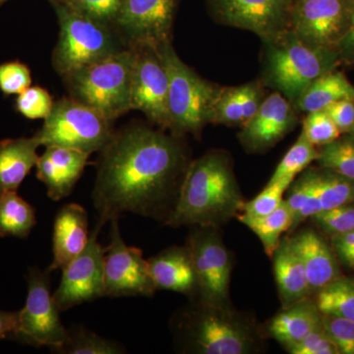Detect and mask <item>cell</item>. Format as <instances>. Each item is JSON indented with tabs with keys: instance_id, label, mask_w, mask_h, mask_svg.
I'll list each match as a JSON object with an SVG mask.
<instances>
[{
	"instance_id": "obj_1",
	"label": "cell",
	"mask_w": 354,
	"mask_h": 354,
	"mask_svg": "<svg viewBox=\"0 0 354 354\" xmlns=\"http://www.w3.org/2000/svg\"><path fill=\"white\" fill-rule=\"evenodd\" d=\"M187 158L176 137L144 125L124 128L101 151L93 190L102 227L125 213L167 221L171 215Z\"/></svg>"
},
{
	"instance_id": "obj_2",
	"label": "cell",
	"mask_w": 354,
	"mask_h": 354,
	"mask_svg": "<svg viewBox=\"0 0 354 354\" xmlns=\"http://www.w3.org/2000/svg\"><path fill=\"white\" fill-rule=\"evenodd\" d=\"M244 201L227 153L211 151L190 162L165 225L218 227L241 215Z\"/></svg>"
},
{
	"instance_id": "obj_3",
	"label": "cell",
	"mask_w": 354,
	"mask_h": 354,
	"mask_svg": "<svg viewBox=\"0 0 354 354\" xmlns=\"http://www.w3.org/2000/svg\"><path fill=\"white\" fill-rule=\"evenodd\" d=\"M198 304L177 321V335L186 353L248 354L259 351L261 335L252 320L228 305Z\"/></svg>"
},
{
	"instance_id": "obj_4",
	"label": "cell",
	"mask_w": 354,
	"mask_h": 354,
	"mask_svg": "<svg viewBox=\"0 0 354 354\" xmlns=\"http://www.w3.org/2000/svg\"><path fill=\"white\" fill-rule=\"evenodd\" d=\"M262 82L295 104L319 77L341 64L337 51L316 48L291 30L266 39Z\"/></svg>"
},
{
	"instance_id": "obj_5",
	"label": "cell",
	"mask_w": 354,
	"mask_h": 354,
	"mask_svg": "<svg viewBox=\"0 0 354 354\" xmlns=\"http://www.w3.org/2000/svg\"><path fill=\"white\" fill-rule=\"evenodd\" d=\"M135 50H122L64 76L76 101L97 109L109 121L131 111Z\"/></svg>"
},
{
	"instance_id": "obj_6",
	"label": "cell",
	"mask_w": 354,
	"mask_h": 354,
	"mask_svg": "<svg viewBox=\"0 0 354 354\" xmlns=\"http://www.w3.org/2000/svg\"><path fill=\"white\" fill-rule=\"evenodd\" d=\"M157 50L169 76V129L176 138L188 133L197 136L211 122L221 88L184 64L171 41L158 46Z\"/></svg>"
},
{
	"instance_id": "obj_7",
	"label": "cell",
	"mask_w": 354,
	"mask_h": 354,
	"mask_svg": "<svg viewBox=\"0 0 354 354\" xmlns=\"http://www.w3.org/2000/svg\"><path fill=\"white\" fill-rule=\"evenodd\" d=\"M60 32L53 51V66L62 77L122 50L111 26L53 1Z\"/></svg>"
},
{
	"instance_id": "obj_8",
	"label": "cell",
	"mask_w": 354,
	"mask_h": 354,
	"mask_svg": "<svg viewBox=\"0 0 354 354\" xmlns=\"http://www.w3.org/2000/svg\"><path fill=\"white\" fill-rule=\"evenodd\" d=\"M111 121L97 109L73 97L59 100L35 137L41 146L64 147L92 153L102 151L113 137Z\"/></svg>"
},
{
	"instance_id": "obj_9",
	"label": "cell",
	"mask_w": 354,
	"mask_h": 354,
	"mask_svg": "<svg viewBox=\"0 0 354 354\" xmlns=\"http://www.w3.org/2000/svg\"><path fill=\"white\" fill-rule=\"evenodd\" d=\"M50 271L30 268L24 308L18 311V328L14 341L51 351L64 346L68 330L59 318V310L50 293Z\"/></svg>"
},
{
	"instance_id": "obj_10",
	"label": "cell",
	"mask_w": 354,
	"mask_h": 354,
	"mask_svg": "<svg viewBox=\"0 0 354 354\" xmlns=\"http://www.w3.org/2000/svg\"><path fill=\"white\" fill-rule=\"evenodd\" d=\"M186 246L196 271L200 301L228 305L232 260L218 227H193Z\"/></svg>"
},
{
	"instance_id": "obj_11",
	"label": "cell",
	"mask_w": 354,
	"mask_h": 354,
	"mask_svg": "<svg viewBox=\"0 0 354 354\" xmlns=\"http://www.w3.org/2000/svg\"><path fill=\"white\" fill-rule=\"evenodd\" d=\"M111 243L104 253V297H152L156 288L141 249L128 246L118 218L111 221Z\"/></svg>"
},
{
	"instance_id": "obj_12",
	"label": "cell",
	"mask_w": 354,
	"mask_h": 354,
	"mask_svg": "<svg viewBox=\"0 0 354 354\" xmlns=\"http://www.w3.org/2000/svg\"><path fill=\"white\" fill-rule=\"evenodd\" d=\"M102 227L97 225L90 234L85 250L62 270V281L53 295L59 312L104 297V253L97 241Z\"/></svg>"
},
{
	"instance_id": "obj_13",
	"label": "cell",
	"mask_w": 354,
	"mask_h": 354,
	"mask_svg": "<svg viewBox=\"0 0 354 354\" xmlns=\"http://www.w3.org/2000/svg\"><path fill=\"white\" fill-rule=\"evenodd\" d=\"M349 0H293L290 30L305 43L337 51L348 28Z\"/></svg>"
},
{
	"instance_id": "obj_14",
	"label": "cell",
	"mask_w": 354,
	"mask_h": 354,
	"mask_svg": "<svg viewBox=\"0 0 354 354\" xmlns=\"http://www.w3.org/2000/svg\"><path fill=\"white\" fill-rule=\"evenodd\" d=\"M131 109L142 111L149 120L162 129H169V76L157 48H134Z\"/></svg>"
},
{
	"instance_id": "obj_15",
	"label": "cell",
	"mask_w": 354,
	"mask_h": 354,
	"mask_svg": "<svg viewBox=\"0 0 354 354\" xmlns=\"http://www.w3.org/2000/svg\"><path fill=\"white\" fill-rule=\"evenodd\" d=\"M176 0H123L114 26L130 48L171 41Z\"/></svg>"
},
{
	"instance_id": "obj_16",
	"label": "cell",
	"mask_w": 354,
	"mask_h": 354,
	"mask_svg": "<svg viewBox=\"0 0 354 354\" xmlns=\"http://www.w3.org/2000/svg\"><path fill=\"white\" fill-rule=\"evenodd\" d=\"M221 23L247 30L262 41L290 30L293 0H209Z\"/></svg>"
},
{
	"instance_id": "obj_17",
	"label": "cell",
	"mask_w": 354,
	"mask_h": 354,
	"mask_svg": "<svg viewBox=\"0 0 354 354\" xmlns=\"http://www.w3.org/2000/svg\"><path fill=\"white\" fill-rule=\"evenodd\" d=\"M297 109L281 93L265 97L257 113L242 125L239 138L249 152L269 150L297 124Z\"/></svg>"
},
{
	"instance_id": "obj_18",
	"label": "cell",
	"mask_w": 354,
	"mask_h": 354,
	"mask_svg": "<svg viewBox=\"0 0 354 354\" xmlns=\"http://www.w3.org/2000/svg\"><path fill=\"white\" fill-rule=\"evenodd\" d=\"M90 153L64 147H46L37 162V177L46 185L48 197L59 201L69 196L84 169Z\"/></svg>"
},
{
	"instance_id": "obj_19",
	"label": "cell",
	"mask_w": 354,
	"mask_h": 354,
	"mask_svg": "<svg viewBox=\"0 0 354 354\" xmlns=\"http://www.w3.org/2000/svg\"><path fill=\"white\" fill-rule=\"evenodd\" d=\"M88 225L87 211L80 205L71 203L58 211L53 225L50 272L64 270L85 250L91 234Z\"/></svg>"
},
{
	"instance_id": "obj_20",
	"label": "cell",
	"mask_w": 354,
	"mask_h": 354,
	"mask_svg": "<svg viewBox=\"0 0 354 354\" xmlns=\"http://www.w3.org/2000/svg\"><path fill=\"white\" fill-rule=\"evenodd\" d=\"M288 241L304 265L310 292H317L339 278L335 254L321 235L314 230H305Z\"/></svg>"
},
{
	"instance_id": "obj_21",
	"label": "cell",
	"mask_w": 354,
	"mask_h": 354,
	"mask_svg": "<svg viewBox=\"0 0 354 354\" xmlns=\"http://www.w3.org/2000/svg\"><path fill=\"white\" fill-rule=\"evenodd\" d=\"M157 290L186 295L198 293L196 271L187 246L171 247L148 260Z\"/></svg>"
},
{
	"instance_id": "obj_22",
	"label": "cell",
	"mask_w": 354,
	"mask_h": 354,
	"mask_svg": "<svg viewBox=\"0 0 354 354\" xmlns=\"http://www.w3.org/2000/svg\"><path fill=\"white\" fill-rule=\"evenodd\" d=\"M36 137L0 142V193L17 191L39 160Z\"/></svg>"
},
{
	"instance_id": "obj_23",
	"label": "cell",
	"mask_w": 354,
	"mask_h": 354,
	"mask_svg": "<svg viewBox=\"0 0 354 354\" xmlns=\"http://www.w3.org/2000/svg\"><path fill=\"white\" fill-rule=\"evenodd\" d=\"M274 274L283 308L306 299L310 295L304 265L288 239L281 241L274 255Z\"/></svg>"
},
{
	"instance_id": "obj_24",
	"label": "cell",
	"mask_w": 354,
	"mask_h": 354,
	"mask_svg": "<svg viewBox=\"0 0 354 354\" xmlns=\"http://www.w3.org/2000/svg\"><path fill=\"white\" fill-rule=\"evenodd\" d=\"M321 325L322 315L316 304L306 298L288 308H283L281 313L272 319L267 329L272 339L288 349Z\"/></svg>"
},
{
	"instance_id": "obj_25",
	"label": "cell",
	"mask_w": 354,
	"mask_h": 354,
	"mask_svg": "<svg viewBox=\"0 0 354 354\" xmlns=\"http://www.w3.org/2000/svg\"><path fill=\"white\" fill-rule=\"evenodd\" d=\"M354 102V85L337 69L314 81L293 104L297 113L323 111L334 102Z\"/></svg>"
},
{
	"instance_id": "obj_26",
	"label": "cell",
	"mask_w": 354,
	"mask_h": 354,
	"mask_svg": "<svg viewBox=\"0 0 354 354\" xmlns=\"http://www.w3.org/2000/svg\"><path fill=\"white\" fill-rule=\"evenodd\" d=\"M36 223L34 207L16 191L0 193V237L26 239Z\"/></svg>"
},
{
	"instance_id": "obj_27",
	"label": "cell",
	"mask_w": 354,
	"mask_h": 354,
	"mask_svg": "<svg viewBox=\"0 0 354 354\" xmlns=\"http://www.w3.org/2000/svg\"><path fill=\"white\" fill-rule=\"evenodd\" d=\"M241 223L250 228L259 237L265 252L272 257L274 251L281 244V236L292 227L293 215L285 200L276 211L264 216L251 218L242 215L237 216Z\"/></svg>"
},
{
	"instance_id": "obj_28",
	"label": "cell",
	"mask_w": 354,
	"mask_h": 354,
	"mask_svg": "<svg viewBox=\"0 0 354 354\" xmlns=\"http://www.w3.org/2000/svg\"><path fill=\"white\" fill-rule=\"evenodd\" d=\"M316 306L324 315L354 321V281L339 278L317 291Z\"/></svg>"
},
{
	"instance_id": "obj_29",
	"label": "cell",
	"mask_w": 354,
	"mask_h": 354,
	"mask_svg": "<svg viewBox=\"0 0 354 354\" xmlns=\"http://www.w3.org/2000/svg\"><path fill=\"white\" fill-rule=\"evenodd\" d=\"M312 174L323 209L354 201V181L323 167L312 169Z\"/></svg>"
},
{
	"instance_id": "obj_30",
	"label": "cell",
	"mask_w": 354,
	"mask_h": 354,
	"mask_svg": "<svg viewBox=\"0 0 354 354\" xmlns=\"http://www.w3.org/2000/svg\"><path fill=\"white\" fill-rule=\"evenodd\" d=\"M64 354H121L125 351L118 342L95 334L82 327L68 330V337L64 346L55 349Z\"/></svg>"
},
{
	"instance_id": "obj_31",
	"label": "cell",
	"mask_w": 354,
	"mask_h": 354,
	"mask_svg": "<svg viewBox=\"0 0 354 354\" xmlns=\"http://www.w3.org/2000/svg\"><path fill=\"white\" fill-rule=\"evenodd\" d=\"M317 162L323 169L354 181V136L337 138L321 146Z\"/></svg>"
},
{
	"instance_id": "obj_32",
	"label": "cell",
	"mask_w": 354,
	"mask_h": 354,
	"mask_svg": "<svg viewBox=\"0 0 354 354\" xmlns=\"http://www.w3.org/2000/svg\"><path fill=\"white\" fill-rule=\"evenodd\" d=\"M319 151L316 146L310 143L304 133L281 160L270 181L286 180L293 181L298 174L307 169V167L318 158Z\"/></svg>"
},
{
	"instance_id": "obj_33",
	"label": "cell",
	"mask_w": 354,
	"mask_h": 354,
	"mask_svg": "<svg viewBox=\"0 0 354 354\" xmlns=\"http://www.w3.org/2000/svg\"><path fill=\"white\" fill-rule=\"evenodd\" d=\"M293 181L281 180L269 181L264 190L261 191L251 201L245 202L242 215L258 218L269 215L281 206L283 202V194L288 189Z\"/></svg>"
},
{
	"instance_id": "obj_34",
	"label": "cell",
	"mask_w": 354,
	"mask_h": 354,
	"mask_svg": "<svg viewBox=\"0 0 354 354\" xmlns=\"http://www.w3.org/2000/svg\"><path fill=\"white\" fill-rule=\"evenodd\" d=\"M211 122L230 127L244 124L245 120L237 87L221 88L214 104Z\"/></svg>"
},
{
	"instance_id": "obj_35",
	"label": "cell",
	"mask_w": 354,
	"mask_h": 354,
	"mask_svg": "<svg viewBox=\"0 0 354 354\" xmlns=\"http://www.w3.org/2000/svg\"><path fill=\"white\" fill-rule=\"evenodd\" d=\"M311 218L330 236L346 234L354 230V206L349 203L335 208L323 209Z\"/></svg>"
},
{
	"instance_id": "obj_36",
	"label": "cell",
	"mask_w": 354,
	"mask_h": 354,
	"mask_svg": "<svg viewBox=\"0 0 354 354\" xmlns=\"http://www.w3.org/2000/svg\"><path fill=\"white\" fill-rule=\"evenodd\" d=\"M302 133L314 146H324L341 136V131L335 127L329 115L324 111L307 113L302 125Z\"/></svg>"
},
{
	"instance_id": "obj_37",
	"label": "cell",
	"mask_w": 354,
	"mask_h": 354,
	"mask_svg": "<svg viewBox=\"0 0 354 354\" xmlns=\"http://www.w3.org/2000/svg\"><path fill=\"white\" fill-rule=\"evenodd\" d=\"M70 8L108 26H114L123 0H62Z\"/></svg>"
},
{
	"instance_id": "obj_38",
	"label": "cell",
	"mask_w": 354,
	"mask_h": 354,
	"mask_svg": "<svg viewBox=\"0 0 354 354\" xmlns=\"http://www.w3.org/2000/svg\"><path fill=\"white\" fill-rule=\"evenodd\" d=\"M53 104L51 95L46 88L41 87H31L26 88L24 92L18 95L16 106L18 111L29 118V120H39L46 118L53 109Z\"/></svg>"
},
{
	"instance_id": "obj_39",
	"label": "cell",
	"mask_w": 354,
	"mask_h": 354,
	"mask_svg": "<svg viewBox=\"0 0 354 354\" xmlns=\"http://www.w3.org/2000/svg\"><path fill=\"white\" fill-rule=\"evenodd\" d=\"M322 315V325L339 353L354 354V321L342 317Z\"/></svg>"
},
{
	"instance_id": "obj_40",
	"label": "cell",
	"mask_w": 354,
	"mask_h": 354,
	"mask_svg": "<svg viewBox=\"0 0 354 354\" xmlns=\"http://www.w3.org/2000/svg\"><path fill=\"white\" fill-rule=\"evenodd\" d=\"M31 71L19 62L0 64V90L6 95H19L31 86Z\"/></svg>"
},
{
	"instance_id": "obj_41",
	"label": "cell",
	"mask_w": 354,
	"mask_h": 354,
	"mask_svg": "<svg viewBox=\"0 0 354 354\" xmlns=\"http://www.w3.org/2000/svg\"><path fill=\"white\" fill-rule=\"evenodd\" d=\"M291 354H337V346L323 325L312 330L304 339L288 349Z\"/></svg>"
},
{
	"instance_id": "obj_42",
	"label": "cell",
	"mask_w": 354,
	"mask_h": 354,
	"mask_svg": "<svg viewBox=\"0 0 354 354\" xmlns=\"http://www.w3.org/2000/svg\"><path fill=\"white\" fill-rule=\"evenodd\" d=\"M237 91H239V99L243 109L244 120L247 122L254 114L257 113L261 104L264 101V87L260 81V82H251L239 86Z\"/></svg>"
},
{
	"instance_id": "obj_43",
	"label": "cell",
	"mask_w": 354,
	"mask_h": 354,
	"mask_svg": "<svg viewBox=\"0 0 354 354\" xmlns=\"http://www.w3.org/2000/svg\"><path fill=\"white\" fill-rule=\"evenodd\" d=\"M339 128L341 133H348L354 124V102L341 101L323 109Z\"/></svg>"
},
{
	"instance_id": "obj_44",
	"label": "cell",
	"mask_w": 354,
	"mask_h": 354,
	"mask_svg": "<svg viewBox=\"0 0 354 354\" xmlns=\"http://www.w3.org/2000/svg\"><path fill=\"white\" fill-rule=\"evenodd\" d=\"M349 20L348 28L337 46V53L341 64L354 65V0H349Z\"/></svg>"
},
{
	"instance_id": "obj_45",
	"label": "cell",
	"mask_w": 354,
	"mask_h": 354,
	"mask_svg": "<svg viewBox=\"0 0 354 354\" xmlns=\"http://www.w3.org/2000/svg\"><path fill=\"white\" fill-rule=\"evenodd\" d=\"M335 255L346 265L354 270V230L332 237Z\"/></svg>"
},
{
	"instance_id": "obj_46",
	"label": "cell",
	"mask_w": 354,
	"mask_h": 354,
	"mask_svg": "<svg viewBox=\"0 0 354 354\" xmlns=\"http://www.w3.org/2000/svg\"><path fill=\"white\" fill-rule=\"evenodd\" d=\"M18 328V312L0 310V339H15Z\"/></svg>"
},
{
	"instance_id": "obj_47",
	"label": "cell",
	"mask_w": 354,
	"mask_h": 354,
	"mask_svg": "<svg viewBox=\"0 0 354 354\" xmlns=\"http://www.w3.org/2000/svg\"><path fill=\"white\" fill-rule=\"evenodd\" d=\"M349 135H353L354 136V124L353 127L351 128V130L348 132Z\"/></svg>"
},
{
	"instance_id": "obj_48",
	"label": "cell",
	"mask_w": 354,
	"mask_h": 354,
	"mask_svg": "<svg viewBox=\"0 0 354 354\" xmlns=\"http://www.w3.org/2000/svg\"><path fill=\"white\" fill-rule=\"evenodd\" d=\"M6 1V0H0V3H2V2Z\"/></svg>"
}]
</instances>
